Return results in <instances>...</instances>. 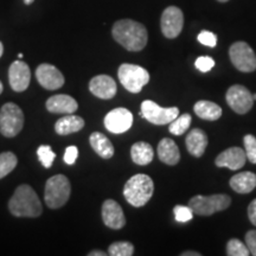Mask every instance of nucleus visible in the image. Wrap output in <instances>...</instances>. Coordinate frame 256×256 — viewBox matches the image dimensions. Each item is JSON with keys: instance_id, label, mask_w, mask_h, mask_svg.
Masks as SVG:
<instances>
[{"instance_id": "nucleus-33", "label": "nucleus", "mask_w": 256, "mask_h": 256, "mask_svg": "<svg viewBox=\"0 0 256 256\" xmlns=\"http://www.w3.org/2000/svg\"><path fill=\"white\" fill-rule=\"evenodd\" d=\"M194 66H196V68L200 70V72H208L215 66V60L209 56H202V57H198L196 60Z\"/></svg>"}, {"instance_id": "nucleus-11", "label": "nucleus", "mask_w": 256, "mask_h": 256, "mask_svg": "<svg viewBox=\"0 0 256 256\" xmlns=\"http://www.w3.org/2000/svg\"><path fill=\"white\" fill-rule=\"evenodd\" d=\"M184 25V16L180 8L177 6H170L165 8L162 14V20H160V26L162 31L166 38H176L179 36Z\"/></svg>"}, {"instance_id": "nucleus-31", "label": "nucleus", "mask_w": 256, "mask_h": 256, "mask_svg": "<svg viewBox=\"0 0 256 256\" xmlns=\"http://www.w3.org/2000/svg\"><path fill=\"white\" fill-rule=\"evenodd\" d=\"M243 142L247 159L252 164H256V138L252 134H247L243 138Z\"/></svg>"}, {"instance_id": "nucleus-39", "label": "nucleus", "mask_w": 256, "mask_h": 256, "mask_svg": "<svg viewBox=\"0 0 256 256\" xmlns=\"http://www.w3.org/2000/svg\"><path fill=\"white\" fill-rule=\"evenodd\" d=\"M182 256H200V252H184L183 254H182Z\"/></svg>"}, {"instance_id": "nucleus-37", "label": "nucleus", "mask_w": 256, "mask_h": 256, "mask_svg": "<svg viewBox=\"0 0 256 256\" xmlns=\"http://www.w3.org/2000/svg\"><path fill=\"white\" fill-rule=\"evenodd\" d=\"M248 217L252 224H254L256 226V200H252L250 204L248 206Z\"/></svg>"}, {"instance_id": "nucleus-15", "label": "nucleus", "mask_w": 256, "mask_h": 256, "mask_svg": "<svg viewBox=\"0 0 256 256\" xmlns=\"http://www.w3.org/2000/svg\"><path fill=\"white\" fill-rule=\"evenodd\" d=\"M102 220L108 228L114 230L122 229L126 224L122 208L113 200H104L102 204Z\"/></svg>"}, {"instance_id": "nucleus-14", "label": "nucleus", "mask_w": 256, "mask_h": 256, "mask_svg": "<svg viewBox=\"0 0 256 256\" xmlns=\"http://www.w3.org/2000/svg\"><path fill=\"white\" fill-rule=\"evenodd\" d=\"M37 81L48 90H56L64 84V76L56 66L43 63L36 70Z\"/></svg>"}, {"instance_id": "nucleus-5", "label": "nucleus", "mask_w": 256, "mask_h": 256, "mask_svg": "<svg viewBox=\"0 0 256 256\" xmlns=\"http://www.w3.org/2000/svg\"><path fill=\"white\" fill-rule=\"evenodd\" d=\"M232 204V198L228 194H218L212 196H198L192 197L188 202V206L194 210V214L200 216H211L218 211L228 209Z\"/></svg>"}, {"instance_id": "nucleus-28", "label": "nucleus", "mask_w": 256, "mask_h": 256, "mask_svg": "<svg viewBox=\"0 0 256 256\" xmlns=\"http://www.w3.org/2000/svg\"><path fill=\"white\" fill-rule=\"evenodd\" d=\"M108 254L112 256H132L134 254V246L130 242H114L108 248Z\"/></svg>"}, {"instance_id": "nucleus-1", "label": "nucleus", "mask_w": 256, "mask_h": 256, "mask_svg": "<svg viewBox=\"0 0 256 256\" xmlns=\"http://www.w3.org/2000/svg\"><path fill=\"white\" fill-rule=\"evenodd\" d=\"M114 40L128 51H140L146 46L148 34L142 24L132 19H121L113 25Z\"/></svg>"}, {"instance_id": "nucleus-38", "label": "nucleus", "mask_w": 256, "mask_h": 256, "mask_svg": "<svg viewBox=\"0 0 256 256\" xmlns=\"http://www.w3.org/2000/svg\"><path fill=\"white\" fill-rule=\"evenodd\" d=\"M107 254H106L104 252H101V250H92L88 254V256H106Z\"/></svg>"}, {"instance_id": "nucleus-17", "label": "nucleus", "mask_w": 256, "mask_h": 256, "mask_svg": "<svg viewBox=\"0 0 256 256\" xmlns=\"http://www.w3.org/2000/svg\"><path fill=\"white\" fill-rule=\"evenodd\" d=\"M89 90L96 98L102 100H110L113 98L116 94V83L110 76L108 75H98L92 78L89 82Z\"/></svg>"}, {"instance_id": "nucleus-29", "label": "nucleus", "mask_w": 256, "mask_h": 256, "mask_svg": "<svg viewBox=\"0 0 256 256\" xmlns=\"http://www.w3.org/2000/svg\"><path fill=\"white\" fill-rule=\"evenodd\" d=\"M226 254L229 256H248L250 255L247 244L238 238H232L226 244Z\"/></svg>"}, {"instance_id": "nucleus-10", "label": "nucleus", "mask_w": 256, "mask_h": 256, "mask_svg": "<svg viewBox=\"0 0 256 256\" xmlns=\"http://www.w3.org/2000/svg\"><path fill=\"white\" fill-rule=\"evenodd\" d=\"M226 102L230 108L238 114H246L252 110L254 104L252 94L243 86L235 84L226 92Z\"/></svg>"}, {"instance_id": "nucleus-43", "label": "nucleus", "mask_w": 256, "mask_h": 256, "mask_svg": "<svg viewBox=\"0 0 256 256\" xmlns=\"http://www.w3.org/2000/svg\"><path fill=\"white\" fill-rule=\"evenodd\" d=\"M252 98H254V101L256 100V94H252Z\"/></svg>"}, {"instance_id": "nucleus-32", "label": "nucleus", "mask_w": 256, "mask_h": 256, "mask_svg": "<svg viewBox=\"0 0 256 256\" xmlns=\"http://www.w3.org/2000/svg\"><path fill=\"white\" fill-rule=\"evenodd\" d=\"M174 220L179 223L188 222V220L194 218V210H192L190 206H176L174 208Z\"/></svg>"}, {"instance_id": "nucleus-8", "label": "nucleus", "mask_w": 256, "mask_h": 256, "mask_svg": "<svg viewBox=\"0 0 256 256\" xmlns=\"http://www.w3.org/2000/svg\"><path fill=\"white\" fill-rule=\"evenodd\" d=\"M229 56L236 69L242 72L256 70V55L250 46L246 42H236L229 49Z\"/></svg>"}, {"instance_id": "nucleus-34", "label": "nucleus", "mask_w": 256, "mask_h": 256, "mask_svg": "<svg viewBox=\"0 0 256 256\" xmlns=\"http://www.w3.org/2000/svg\"><path fill=\"white\" fill-rule=\"evenodd\" d=\"M198 40L200 43L203 44V46H209V48H215L217 44V37L215 34L210 31H202L200 34H198Z\"/></svg>"}, {"instance_id": "nucleus-24", "label": "nucleus", "mask_w": 256, "mask_h": 256, "mask_svg": "<svg viewBox=\"0 0 256 256\" xmlns=\"http://www.w3.org/2000/svg\"><path fill=\"white\" fill-rule=\"evenodd\" d=\"M194 113L198 118L203 120H210L215 121L222 116V108L215 102L200 100L198 101L194 107Z\"/></svg>"}, {"instance_id": "nucleus-36", "label": "nucleus", "mask_w": 256, "mask_h": 256, "mask_svg": "<svg viewBox=\"0 0 256 256\" xmlns=\"http://www.w3.org/2000/svg\"><path fill=\"white\" fill-rule=\"evenodd\" d=\"M246 244L252 255L256 256V230H249L246 234Z\"/></svg>"}, {"instance_id": "nucleus-35", "label": "nucleus", "mask_w": 256, "mask_h": 256, "mask_svg": "<svg viewBox=\"0 0 256 256\" xmlns=\"http://www.w3.org/2000/svg\"><path fill=\"white\" fill-rule=\"evenodd\" d=\"M78 150L76 146H69L66 147V152H64V162L68 165H74L78 160Z\"/></svg>"}, {"instance_id": "nucleus-44", "label": "nucleus", "mask_w": 256, "mask_h": 256, "mask_svg": "<svg viewBox=\"0 0 256 256\" xmlns=\"http://www.w3.org/2000/svg\"><path fill=\"white\" fill-rule=\"evenodd\" d=\"M218 2H228V0H218Z\"/></svg>"}, {"instance_id": "nucleus-16", "label": "nucleus", "mask_w": 256, "mask_h": 256, "mask_svg": "<svg viewBox=\"0 0 256 256\" xmlns=\"http://www.w3.org/2000/svg\"><path fill=\"white\" fill-rule=\"evenodd\" d=\"M246 160H247V156H246L244 150L241 147H230L217 156L215 164L218 168H226L232 171H238L244 166Z\"/></svg>"}, {"instance_id": "nucleus-42", "label": "nucleus", "mask_w": 256, "mask_h": 256, "mask_svg": "<svg viewBox=\"0 0 256 256\" xmlns=\"http://www.w3.org/2000/svg\"><path fill=\"white\" fill-rule=\"evenodd\" d=\"M2 89H4V87H2V83L0 82V94H2Z\"/></svg>"}, {"instance_id": "nucleus-7", "label": "nucleus", "mask_w": 256, "mask_h": 256, "mask_svg": "<svg viewBox=\"0 0 256 256\" xmlns=\"http://www.w3.org/2000/svg\"><path fill=\"white\" fill-rule=\"evenodd\" d=\"M24 126V113L16 104L8 102L0 110V132L6 138H14Z\"/></svg>"}, {"instance_id": "nucleus-12", "label": "nucleus", "mask_w": 256, "mask_h": 256, "mask_svg": "<svg viewBox=\"0 0 256 256\" xmlns=\"http://www.w3.org/2000/svg\"><path fill=\"white\" fill-rule=\"evenodd\" d=\"M133 124V114L127 108H115L104 116V127L114 134L127 132Z\"/></svg>"}, {"instance_id": "nucleus-13", "label": "nucleus", "mask_w": 256, "mask_h": 256, "mask_svg": "<svg viewBox=\"0 0 256 256\" xmlns=\"http://www.w3.org/2000/svg\"><path fill=\"white\" fill-rule=\"evenodd\" d=\"M8 81L14 92L26 90L31 81V72L28 66L23 60H16L8 69Z\"/></svg>"}, {"instance_id": "nucleus-4", "label": "nucleus", "mask_w": 256, "mask_h": 256, "mask_svg": "<svg viewBox=\"0 0 256 256\" xmlns=\"http://www.w3.org/2000/svg\"><path fill=\"white\" fill-rule=\"evenodd\" d=\"M72 186L69 179L63 174L51 177L46 184L44 200L50 209H60L66 203L70 197Z\"/></svg>"}, {"instance_id": "nucleus-25", "label": "nucleus", "mask_w": 256, "mask_h": 256, "mask_svg": "<svg viewBox=\"0 0 256 256\" xmlns=\"http://www.w3.org/2000/svg\"><path fill=\"white\" fill-rule=\"evenodd\" d=\"M130 156L136 165L145 166L148 165L153 160L154 152H153L152 146L145 142H136L130 148Z\"/></svg>"}, {"instance_id": "nucleus-2", "label": "nucleus", "mask_w": 256, "mask_h": 256, "mask_svg": "<svg viewBox=\"0 0 256 256\" xmlns=\"http://www.w3.org/2000/svg\"><path fill=\"white\" fill-rule=\"evenodd\" d=\"M11 214L16 217H38L42 214V204L37 194L30 185L23 184L16 188L8 202Z\"/></svg>"}, {"instance_id": "nucleus-19", "label": "nucleus", "mask_w": 256, "mask_h": 256, "mask_svg": "<svg viewBox=\"0 0 256 256\" xmlns=\"http://www.w3.org/2000/svg\"><path fill=\"white\" fill-rule=\"evenodd\" d=\"M186 148L191 156L200 158L206 152L208 146V136L204 130H200V128H194L188 134L186 140Z\"/></svg>"}, {"instance_id": "nucleus-9", "label": "nucleus", "mask_w": 256, "mask_h": 256, "mask_svg": "<svg viewBox=\"0 0 256 256\" xmlns=\"http://www.w3.org/2000/svg\"><path fill=\"white\" fill-rule=\"evenodd\" d=\"M140 115L153 124H168L174 121L179 115L177 107L164 108L160 107L158 104L151 100H146L142 104V112Z\"/></svg>"}, {"instance_id": "nucleus-30", "label": "nucleus", "mask_w": 256, "mask_h": 256, "mask_svg": "<svg viewBox=\"0 0 256 256\" xmlns=\"http://www.w3.org/2000/svg\"><path fill=\"white\" fill-rule=\"evenodd\" d=\"M37 156L40 162H42V165L46 168H50L51 166H52L54 160L56 158L55 152H54L52 150H51V147L48 145H42L38 147Z\"/></svg>"}, {"instance_id": "nucleus-26", "label": "nucleus", "mask_w": 256, "mask_h": 256, "mask_svg": "<svg viewBox=\"0 0 256 256\" xmlns=\"http://www.w3.org/2000/svg\"><path fill=\"white\" fill-rule=\"evenodd\" d=\"M192 122V118L190 114H182L178 115L174 121L170 122L168 130L170 133H172L174 136H182L190 128Z\"/></svg>"}, {"instance_id": "nucleus-41", "label": "nucleus", "mask_w": 256, "mask_h": 256, "mask_svg": "<svg viewBox=\"0 0 256 256\" xmlns=\"http://www.w3.org/2000/svg\"><path fill=\"white\" fill-rule=\"evenodd\" d=\"M23 2H24L25 5H31L32 2H34V0H23Z\"/></svg>"}, {"instance_id": "nucleus-21", "label": "nucleus", "mask_w": 256, "mask_h": 256, "mask_svg": "<svg viewBox=\"0 0 256 256\" xmlns=\"http://www.w3.org/2000/svg\"><path fill=\"white\" fill-rule=\"evenodd\" d=\"M229 184L238 194H249L256 188V174L249 171L240 172L232 176Z\"/></svg>"}, {"instance_id": "nucleus-6", "label": "nucleus", "mask_w": 256, "mask_h": 256, "mask_svg": "<svg viewBox=\"0 0 256 256\" xmlns=\"http://www.w3.org/2000/svg\"><path fill=\"white\" fill-rule=\"evenodd\" d=\"M118 76H119L121 84L128 92H134V94L142 92V88L150 81L148 72L142 66H136V64L124 63L122 66H120Z\"/></svg>"}, {"instance_id": "nucleus-27", "label": "nucleus", "mask_w": 256, "mask_h": 256, "mask_svg": "<svg viewBox=\"0 0 256 256\" xmlns=\"http://www.w3.org/2000/svg\"><path fill=\"white\" fill-rule=\"evenodd\" d=\"M18 159L12 152H4L0 154V179L14 171L17 166Z\"/></svg>"}, {"instance_id": "nucleus-20", "label": "nucleus", "mask_w": 256, "mask_h": 256, "mask_svg": "<svg viewBox=\"0 0 256 256\" xmlns=\"http://www.w3.org/2000/svg\"><path fill=\"white\" fill-rule=\"evenodd\" d=\"M158 156L160 162L166 165H177L179 159H180V152L179 148L172 139L164 138L158 145Z\"/></svg>"}, {"instance_id": "nucleus-22", "label": "nucleus", "mask_w": 256, "mask_h": 256, "mask_svg": "<svg viewBox=\"0 0 256 256\" xmlns=\"http://www.w3.org/2000/svg\"><path fill=\"white\" fill-rule=\"evenodd\" d=\"M84 127V120L78 115H66L60 118L55 124V130L60 136H69L72 133H76Z\"/></svg>"}, {"instance_id": "nucleus-3", "label": "nucleus", "mask_w": 256, "mask_h": 256, "mask_svg": "<svg viewBox=\"0 0 256 256\" xmlns=\"http://www.w3.org/2000/svg\"><path fill=\"white\" fill-rule=\"evenodd\" d=\"M154 192V184L150 176L138 174L127 180L124 188V196L130 206L140 208L147 204Z\"/></svg>"}, {"instance_id": "nucleus-40", "label": "nucleus", "mask_w": 256, "mask_h": 256, "mask_svg": "<svg viewBox=\"0 0 256 256\" xmlns=\"http://www.w3.org/2000/svg\"><path fill=\"white\" fill-rule=\"evenodd\" d=\"M2 52H4V46H2V43L0 42V57L2 56Z\"/></svg>"}, {"instance_id": "nucleus-18", "label": "nucleus", "mask_w": 256, "mask_h": 256, "mask_svg": "<svg viewBox=\"0 0 256 256\" xmlns=\"http://www.w3.org/2000/svg\"><path fill=\"white\" fill-rule=\"evenodd\" d=\"M78 108V102L69 95H54L46 101V110L55 114H72Z\"/></svg>"}, {"instance_id": "nucleus-23", "label": "nucleus", "mask_w": 256, "mask_h": 256, "mask_svg": "<svg viewBox=\"0 0 256 256\" xmlns=\"http://www.w3.org/2000/svg\"><path fill=\"white\" fill-rule=\"evenodd\" d=\"M89 142L92 150L98 153L101 158L110 159L114 156V146L104 134L100 132H94L89 138Z\"/></svg>"}]
</instances>
